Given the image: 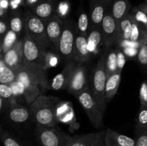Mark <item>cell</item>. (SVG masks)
Masks as SVG:
<instances>
[{
  "mask_svg": "<svg viewBox=\"0 0 147 146\" xmlns=\"http://www.w3.org/2000/svg\"><path fill=\"white\" fill-rule=\"evenodd\" d=\"M17 71V80L24 84V98L29 106L39 95L49 89L47 70L39 66L22 64Z\"/></svg>",
  "mask_w": 147,
  "mask_h": 146,
  "instance_id": "1",
  "label": "cell"
},
{
  "mask_svg": "<svg viewBox=\"0 0 147 146\" xmlns=\"http://www.w3.org/2000/svg\"><path fill=\"white\" fill-rule=\"evenodd\" d=\"M32 119L37 126L54 127L57 123L56 107L53 97L40 94L30 104Z\"/></svg>",
  "mask_w": 147,
  "mask_h": 146,
  "instance_id": "2",
  "label": "cell"
},
{
  "mask_svg": "<svg viewBox=\"0 0 147 146\" xmlns=\"http://www.w3.org/2000/svg\"><path fill=\"white\" fill-rule=\"evenodd\" d=\"M107 78L106 54H104L98 60V64H96L92 74L91 82H90V90L99 107L103 113L106 110V104H107L105 100V92H106Z\"/></svg>",
  "mask_w": 147,
  "mask_h": 146,
  "instance_id": "3",
  "label": "cell"
},
{
  "mask_svg": "<svg viewBox=\"0 0 147 146\" xmlns=\"http://www.w3.org/2000/svg\"><path fill=\"white\" fill-rule=\"evenodd\" d=\"M25 17V33L30 38L44 47L46 50L54 47L47 38L46 33L45 21L34 15L31 11L24 14Z\"/></svg>",
  "mask_w": 147,
  "mask_h": 146,
  "instance_id": "4",
  "label": "cell"
},
{
  "mask_svg": "<svg viewBox=\"0 0 147 146\" xmlns=\"http://www.w3.org/2000/svg\"><path fill=\"white\" fill-rule=\"evenodd\" d=\"M76 34V24L73 23L71 19L65 20L57 52L67 61L75 62V43Z\"/></svg>",
  "mask_w": 147,
  "mask_h": 146,
  "instance_id": "5",
  "label": "cell"
},
{
  "mask_svg": "<svg viewBox=\"0 0 147 146\" xmlns=\"http://www.w3.org/2000/svg\"><path fill=\"white\" fill-rule=\"evenodd\" d=\"M38 146H68L70 135L55 127L36 125L34 130Z\"/></svg>",
  "mask_w": 147,
  "mask_h": 146,
  "instance_id": "6",
  "label": "cell"
},
{
  "mask_svg": "<svg viewBox=\"0 0 147 146\" xmlns=\"http://www.w3.org/2000/svg\"><path fill=\"white\" fill-rule=\"evenodd\" d=\"M76 98L87 113L92 125L96 128H100L103 126V117L104 113L101 111L97 102L95 100L89 85L81 92L79 93L76 96Z\"/></svg>",
  "mask_w": 147,
  "mask_h": 146,
  "instance_id": "7",
  "label": "cell"
},
{
  "mask_svg": "<svg viewBox=\"0 0 147 146\" xmlns=\"http://www.w3.org/2000/svg\"><path fill=\"white\" fill-rule=\"evenodd\" d=\"M48 50L26 35L23 36V64H33L45 69L46 53Z\"/></svg>",
  "mask_w": 147,
  "mask_h": 146,
  "instance_id": "8",
  "label": "cell"
},
{
  "mask_svg": "<svg viewBox=\"0 0 147 146\" xmlns=\"http://www.w3.org/2000/svg\"><path fill=\"white\" fill-rule=\"evenodd\" d=\"M103 34V46L106 49L116 45L118 37V23L112 15L111 4H109L105 12L101 24Z\"/></svg>",
  "mask_w": 147,
  "mask_h": 146,
  "instance_id": "9",
  "label": "cell"
},
{
  "mask_svg": "<svg viewBox=\"0 0 147 146\" xmlns=\"http://www.w3.org/2000/svg\"><path fill=\"white\" fill-rule=\"evenodd\" d=\"M88 86L87 69L86 65L85 64L77 63L73 72L67 90L76 97Z\"/></svg>",
  "mask_w": 147,
  "mask_h": 146,
  "instance_id": "10",
  "label": "cell"
},
{
  "mask_svg": "<svg viewBox=\"0 0 147 146\" xmlns=\"http://www.w3.org/2000/svg\"><path fill=\"white\" fill-rule=\"evenodd\" d=\"M68 146H106V130L70 136Z\"/></svg>",
  "mask_w": 147,
  "mask_h": 146,
  "instance_id": "11",
  "label": "cell"
},
{
  "mask_svg": "<svg viewBox=\"0 0 147 146\" xmlns=\"http://www.w3.org/2000/svg\"><path fill=\"white\" fill-rule=\"evenodd\" d=\"M63 24L64 21L57 14H54L45 21L47 38L55 51H57L59 40L63 31Z\"/></svg>",
  "mask_w": 147,
  "mask_h": 146,
  "instance_id": "12",
  "label": "cell"
},
{
  "mask_svg": "<svg viewBox=\"0 0 147 146\" xmlns=\"http://www.w3.org/2000/svg\"><path fill=\"white\" fill-rule=\"evenodd\" d=\"M76 64L75 62H70L65 67L63 71L53 78V81L50 84L49 89L55 90V91L67 90Z\"/></svg>",
  "mask_w": 147,
  "mask_h": 146,
  "instance_id": "13",
  "label": "cell"
},
{
  "mask_svg": "<svg viewBox=\"0 0 147 146\" xmlns=\"http://www.w3.org/2000/svg\"><path fill=\"white\" fill-rule=\"evenodd\" d=\"M6 64L13 70H17L23 64V37L9 51L3 54Z\"/></svg>",
  "mask_w": 147,
  "mask_h": 146,
  "instance_id": "14",
  "label": "cell"
},
{
  "mask_svg": "<svg viewBox=\"0 0 147 146\" xmlns=\"http://www.w3.org/2000/svg\"><path fill=\"white\" fill-rule=\"evenodd\" d=\"M56 0H38L31 7L32 12L44 21L48 19L54 14H56Z\"/></svg>",
  "mask_w": 147,
  "mask_h": 146,
  "instance_id": "15",
  "label": "cell"
},
{
  "mask_svg": "<svg viewBox=\"0 0 147 146\" xmlns=\"http://www.w3.org/2000/svg\"><path fill=\"white\" fill-rule=\"evenodd\" d=\"M110 4L106 0H90L89 19L90 26H101L105 12Z\"/></svg>",
  "mask_w": 147,
  "mask_h": 146,
  "instance_id": "16",
  "label": "cell"
},
{
  "mask_svg": "<svg viewBox=\"0 0 147 146\" xmlns=\"http://www.w3.org/2000/svg\"><path fill=\"white\" fill-rule=\"evenodd\" d=\"M7 115L9 120L16 124H22L32 119L30 107H25L17 103L9 106Z\"/></svg>",
  "mask_w": 147,
  "mask_h": 146,
  "instance_id": "17",
  "label": "cell"
},
{
  "mask_svg": "<svg viewBox=\"0 0 147 146\" xmlns=\"http://www.w3.org/2000/svg\"><path fill=\"white\" fill-rule=\"evenodd\" d=\"M91 57L88 47L87 37L76 34L75 43V62L80 64H86Z\"/></svg>",
  "mask_w": 147,
  "mask_h": 146,
  "instance_id": "18",
  "label": "cell"
},
{
  "mask_svg": "<svg viewBox=\"0 0 147 146\" xmlns=\"http://www.w3.org/2000/svg\"><path fill=\"white\" fill-rule=\"evenodd\" d=\"M88 47L91 56L96 55L103 46V34L101 26H90L87 35Z\"/></svg>",
  "mask_w": 147,
  "mask_h": 146,
  "instance_id": "19",
  "label": "cell"
},
{
  "mask_svg": "<svg viewBox=\"0 0 147 146\" xmlns=\"http://www.w3.org/2000/svg\"><path fill=\"white\" fill-rule=\"evenodd\" d=\"M106 143L107 146H136L134 139L110 128L106 130Z\"/></svg>",
  "mask_w": 147,
  "mask_h": 146,
  "instance_id": "20",
  "label": "cell"
},
{
  "mask_svg": "<svg viewBox=\"0 0 147 146\" xmlns=\"http://www.w3.org/2000/svg\"><path fill=\"white\" fill-rule=\"evenodd\" d=\"M131 9V4L129 0H113L111 4L112 15L119 24L126 17Z\"/></svg>",
  "mask_w": 147,
  "mask_h": 146,
  "instance_id": "21",
  "label": "cell"
},
{
  "mask_svg": "<svg viewBox=\"0 0 147 146\" xmlns=\"http://www.w3.org/2000/svg\"><path fill=\"white\" fill-rule=\"evenodd\" d=\"M121 80V71L117 70L113 74L108 77L106 84V92H105V100L106 102H109L112 100L117 92Z\"/></svg>",
  "mask_w": 147,
  "mask_h": 146,
  "instance_id": "22",
  "label": "cell"
},
{
  "mask_svg": "<svg viewBox=\"0 0 147 146\" xmlns=\"http://www.w3.org/2000/svg\"><path fill=\"white\" fill-rule=\"evenodd\" d=\"M131 25L132 19L129 14H128L118 24V37L116 45L119 42L123 40H130L131 34Z\"/></svg>",
  "mask_w": 147,
  "mask_h": 146,
  "instance_id": "23",
  "label": "cell"
},
{
  "mask_svg": "<svg viewBox=\"0 0 147 146\" xmlns=\"http://www.w3.org/2000/svg\"><path fill=\"white\" fill-rule=\"evenodd\" d=\"M9 28L18 35L25 33V17L19 11L12 13L9 19Z\"/></svg>",
  "mask_w": 147,
  "mask_h": 146,
  "instance_id": "24",
  "label": "cell"
},
{
  "mask_svg": "<svg viewBox=\"0 0 147 146\" xmlns=\"http://www.w3.org/2000/svg\"><path fill=\"white\" fill-rule=\"evenodd\" d=\"M131 19V34L130 40L144 44L147 42V31L141 24L136 22L132 17Z\"/></svg>",
  "mask_w": 147,
  "mask_h": 146,
  "instance_id": "25",
  "label": "cell"
},
{
  "mask_svg": "<svg viewBox=\"0 0 147 146\" xmlns=\"http://www.w3.org/2000/svg\"><path fill=\"white\" fill-rule=\"evenodd\" d=\"M106 53V67L107 77L113 74L118 70L117 49L109 50Z\"/></svg>",
  "mask_w": 147,
  "mask_h": 146,
  "instance_id": "26",
  "label": "cell"
},
{
  "mask_svg": "<svg viewBox=\"0 0 147 146\" xmlns=\"http://www.w3.org/2000/svg\"><path fill=\"white\" fill-rule=\"evenodd\" d=\"M76 25V33L80 35L87 37L90 29V19L89 16L85 11H81L79 14L78 19Z\"/></svg>",
  "mask_w": 147,
  "mask_h": 146,
  "instance_id": "27",
  "label": "cell"
},
{
  "mask_svg": "<svg viewBox=\"0 0 147 146\" xmlns=\"http://www.w3.org/2000/svg\"><path fill=\"white\" fill-rule=\"evenodd\" d=\"M21 38H19V35L13 31L12 30L9 29L8 31L4 34V38L1 41V50L2 54L7 52V51L12 48Z\"/></svg>",
  "mask_w": 147,
  "mask_h": 146,
  "instance_id": "28",
  "label": "cell"
},
{
  "mask_svg": "<svg viewBox=\"0 0 147 146\" xmlns=\"http://www.w3.org/2000/svg\"><path fill=\"white\" fill-rule=\"evenodd\" d=\"M0 140L4 146H30L28 143L8 131L3 132Z\"/></svg>",
  "mask_w": 147,
  "mask_h": 146,
  "instance_id": "29",
  "label": "cell"
},
{
  "mask_svg": "<svg viewBox=\"0 0 147 146\" xmlns=\"http://www.w3.org/2000/svg\"><path fill=\"white\" fill-rule=\"evenodd\" d=\"M17 71L7 64L0 68V83L10 84L17 80Z\"/></svg>",
  "mask_w": 147,
  "mask_h": 146,
  "instance_id": "30",
  "label": "cell"
},
{
  "mask_svg": "<svg viewBox=\"0 0 147 146\" xmlns=\"http://www.w3.org/2000/svg\"><path fill=\"white\" fill-rule=\"evenodd\" d=\"M131 17L147 31V15L140 6L134 7L129 12Z\"/></svg>",
  "mask_w": 147,
  "mask_h": 146,
  "instance_id": "31",
  "label": "cell"
},
{
  "mask_svg": "<svg viewBox=\"0 0 147 146\" xmlns=\"http://www.w3.org/2000/svg\"><path fill=\"white\" fill-rule=\"evenodd\" d=\"M136 128L147 130V106H141L136 119Z\"/></svg>",
  "mask_w": 147,
  "mask_h": 146,
  "instance_id": "32",
  "label": "cell"
},
{
  "mask_svg": "<svg viewBox=\"0 0 147 146\" xmlns=\"http://www.w3.org/2000/svg\"><path fill=\"white\" fill-rule=\"evenodd\" d=\"M11 86V89H12L13 92V99H14V103H17V99L19 97H24V91H25V88H24V84L22 82H21L19 80H16L14 82H11L9 84Z\"/></svg>",
  "mask_w": 147,
  "mask_h": 146,
  "instance_id": "33",
  "label": "cell"
},
{
  "mask_svg": "<svg viewBox=\"0 0 147 146\" xmlns=\"http://www.w3.org/2000/svg\"><path fill=\"white\" fill-rule=\"evenodd\" d=\"M0 96L5 100H8L10 103V105L16 104L13 99V92L9 84H2L0 83Z\"/></svg>",
  "mask_w": 147,
  "mask_h": 146,
  "instance_id": "34",
  "label": "cell"
},
{
  "mask_svg": "<svg viewBox=\"0 0 147 146\" xmlns=\"http://www.w3.org/2000/svg\"><path fill=\"white\" fill-rule=\"evenodd\" d=\"M137 61L142 68L147 72V42L139 49L137 55Z\"/></svg>",
  "mask_w": 147,
  "mask_h": 146,
  "instance_id": "35",
  "label": "cell"
},
{
  "mask_svg": "<svg viewBox=\"0 0 147 146\" xmlns=\"http://www.w3.org/2000/svg\"><path fill=\"white\" fill-rule=\"evenodd\" d=\"M59 62V57L57 54L53 52L47 50V53H46L45 57V69L46 70L51 67H55V66L57 65Z\"/></svg>",
  "mask_w": 147,
  "mask_h": 146,
  "instance_id": "36",
  "label": "cell"
},
{
  "mask_svg": "<svg viewBox=\"0 0 147 146\" xmlns=\"http://www.w3.org/2000/svg\"><path fill=\"white\" fill-rule=\"evenodd\" d=\"M136 146H147V130L135 128Z\"/></svg>",
  "mask_w": 147,
  "mask_h": 146,
  "instance_id": "37",
  "label": "cell"
},
{
  "mask_svg": "<svg viewBox=\"0 0 147 146\" xmlns=\"http://www.w3.org/2000/svg\"><path fill=\"white\" fill-rule=\"evenodd\" d=\"M139 99L141 106H147V81L144 80L142 83L139 91Z\"/></svg>",
  "mask_w": 147,
  "mask_h": 146,
  "instance_id": "38",
  "label": "cell"
},
{
  "mask_svg": "<svg viewBox=\"0 0 147 146\" xmlns=\"http://www.w3.org/2000/svg\"><path fill=\"white\" fill-rule=\"evenodd\" d=\"M126 56L124 53L120 49H117V67L118 70L122 71L123 68L124 67L125 64H126Z\"/></svg>",
  "mask_w": 147,
  "mask_h": 146,
  "instance_id": "39",
  "label": "cell"
},
{
  "mask_svg": "<svg viewBox=\"0 0 147 146\" xmlns=\"http://www.w3.org/2000/svg\"><path fill=\"white\" fill-rule=\"evenodd\" d=\"M121 50L123 52L126 57H128V58H134V57H137L139 49L131 47H126Z\"/></svg>",
  "mask_w": 147,
  "mask_h": 146,
  "instance_id": "40",
  "label": "cell"
},
{
  "mask_svg": "<svg viewBox=\"0 0 147 146\" xmlns=\"http://www.w3.org/2000/svg\"><path fill=\"white\" fill-rule=\"evenodd\" d=\"M9 29H10L9 21L4 19L0 18V36H4Z\"/></svg>",
  "mask_w": 147,
  "mask_h": 146,
  "instance_id": "41",
  "label": "cell"
},
{
  "mask_svg": "<svg viewBox=\"0 0 147 146\" xmlns=\"http://www.w3.org/2000/svg\"><path fill=\"white\" fill-rule=\"evenodd\" d=\"M8 102H9L8 100H5V99L3 98V97H1V96H0V114L4 111V108L7 107V104Z\"/></svg>",
  "mask_w": 147,
  "mask_h": 146,
  "instance_id": "42",
  "label": "cell"
},
{
  "mask_svg": "<svg viewBox=\"0 0 147 146\" xmlns=\"http://www.w3.org/2000/svg\"><path fill=\"white\" fill-rule=\"evenodd\" d=\"M7 11H8V10L5 9H4L3 7H1V6H0V18L4 17V16L7 13Z\"/></svg>",
  "mask_w": 147,
  "mask_h": 146,
  "instance_id": "43",
  "label": "cell"
},
{
  "mask_svg": "<svg viewBox=\"0 0 147 146\" xmlns=\"http://www.w3.org/2000/svg\"><path fill=\"white\" fill-rule=\"evenodd\" d=\"M4 65H6V63L5 62H4V59H3V54H2V55L0 56V68Z\"/></svg>",
  "mask_w": 147,
  "mask_h": 146,
  "instance_id": "44",
  "label": "cell"
},
{
  "mask_svg": "<svg viewBox=\"0 0 147 146\" xmlns=\"http://www.w3.org/2000/svg\"><path fill=\"white\" fill-rule=\"evenodd\" d=\"M141 7V8L144 10V11L146 12V15H147V4H142L139 5Z\"/></svg>",
  "mask_w": 147,
  "mask_h": 146,
  "instance_id": "45",
  "label": "cell"
},
{
  "mask_svg": "<svg viewBox=\"0 0 147 146\" xmlns=\"http://www.w3.org/2000/svg\"><path fill=\"white\" fill-rule=\"evenodd\" d=\"M3 132H4V130H3V129H2V127H1V126L0 125V139H1V135H2V134H3Z\"/></svg>",
  "mask_w": 147,
  "mask_h": 146,
  "instance_id": "46",
  "label": "cell"
},
{
  "mask_svg": "<svg viewBox=\"0 0 147 146\" xmlns=\"http://www.w3.org/2000/svg\"><path fill=\"white\" fill-rule=\"evenodd\" d=\"M0 54H2V50H1V42L0 40Z\"/></svg>",
  "mask_w": 147,
  "mask_h": 146,
  "instance_id": "47",
  "label": "cell"
},
{
  "mask_svg": "<svg viewBox=\"0 0 147 146\" xmlns=\"http://www.w3.org/2000/svg\"><path fill=\"white\" fill-rule=\"evenodd\" d=\"M106 1H107L109 4H111V2H112V1H113V0H106Z\"/></svg>",
  "mask_w": 147,
  "mask_h": 146,
  "instance_id": "48",
  "label": "cell"
},
{
  "mask_svg": "<svg viewBox=\"0 0 147 146\" xmlns=\"http://www.w3.org/2000/svg\"><path fill=\"white\" fill-rule=\"evenodd\" d=\"M146 4H147V0H146Z\"/></svg>",
  "mask_w": 147,
  "mask_h": 146,
  "instance_id": "49",
  "label": "cell"
},
{
  "mask_svg": "<svg viewBox=\"0 0 147 146\" xmlns=\"http://www.w3.org/2000/svg\"><path fill=\"white\" fill-rule=\"evenodd\" d=\"M1 55H2V54H0V56H1Z\"/></svg>",
  "mask_w": 147,
  "mask_h": 146,
  "instance_id": "50",
  "label": "cell"
},
{
  "mask_svg": "<svg viewBox=\"0 0 147 146\" xmlns=\"http://www.w3.org/2000/svg\"><path fill=\"white\" fill-rule=\"evenodd\" d=\"M106 146H107V145H106Z\"/></svg>",
  "mask_w": 147,
  "mask_h": 146,
  "instance_id": "51",
  "label": "cell"
}]
</instances>
